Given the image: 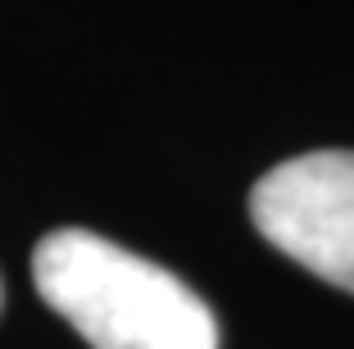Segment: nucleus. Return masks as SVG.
<instances>
[{
  "label": "nucleus",
  "instance_id": "f257e3e1",
  "mask_svg": "<svg viewBox=\"0 0 354 349\" xmlns=\"http://www.w3.org/2000/svg\"><path fill=\"white\" fill-rule=\"evenodd\" d=\"M32 277L91 349H218V322L187 281L95 232L41 236Z\"/></svg>",
  "mask_w": 354,
  "mask_h": 349
},
{
  "label": "nucleus",
  "instance_id": "f03ea898",
  "mask_svg": "<svg viewBox=\"0 0 354 349\" xmlns=\"http://www.w3.org/2000/svg\"><path fill=\"white\" fill-rule=\"evenodd\" d=\"M250 218L313 277L354 290V150H309L263 173Z\"/></svg>",
  "mask_w": 354,
  "mask_h": 349
}]
</instances>
